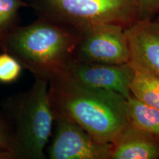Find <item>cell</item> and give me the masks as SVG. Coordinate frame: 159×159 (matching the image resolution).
<instances>
[{
	"label": "cell",
	"mask_w": 159,
	"mask_h": 159,
	"mask_svg": "<svg viewBox=\"0 0 159 159\" xmlns=\"http://www.w3.org/2000/svg\"><path fill=\"white\" fill-rule=\"evenodd\" d=\"M48 96L55 120L74 122L102 142H112L129 122L122 95L81 85L63 73L49 81Z\"/></svg>",
	"instance_id": "1"
},
{
	"label": "cell",
	"mask_w": 159,
	"mask_h": 159,
	"mask_svg": "<svg viewBox=\"0 0 159 159\" xmlns=\"http://www.w3.org/2000/svg\"><path fill=\"white\" fill-rule=\"evenodd\" d=\"M82 33L44 18L18 25L0 36V49L9 53L35 79L49 82L75 59Z\"/></svg>",
	"instance_id": "2"
},
{
	"label": "cell",
	"mask_w": 159,
	"mask_h": 159,
	"mask_svg": "<svg viewBox=\"0 0 159 159\" xmlns=\"http://www.w3.org/2000/svg\"><path fill=\"white\" fill-rule=\"evenodd\" d=\"M48 88V81L35 79L28 91L8 102L14 128L5 159L46 158L45 148L55 121Z\"/></svg>",
	"instance_id": "3"
},
{
	"label": "cell",
	"mask_w": 159,
	"mask_h": 159,
	"mask_svg": "<svg viewBox=\"0 0 159 159\" xmlns=\"http://www.w3.org/2000/svg\"><path fill=\"white\" fill-rule=\"evenodd\" d=\"M38 17L83 33L98 26L128 28L140 21L137 0H27Z\"/></svg>",
	"instance_id": "4"
},
{
	"label": "cell",
	"mask_w": 159,
	"mask_h": 159,
	"mask_svg": "<svg viewBox=\"0 0 159 159\" xmlns=\"http://www.w3.org/2000/svg\"><path fill=\"white\" fill-rule=\"evenodd\" d=\"M75 59L105 64L129 63L130 51L125 28L105 25L83 33L75 50Z\"/></svg>",
	"instance_id": "5"
},
{
	"label": "cell",
	"mask_w": 159,
	"mask_h": 159,
	"mask_svg": "<svg viewBox=\"0 0 159 159\" xmlns=\"http://www.w3.org/2000/svg\"><path fill=\"white\" fill-rule=\"evenodd\" d=\"M56 130L48 149L50 159H111V143L99 140L78 125L56 119Z\"/></svg>",
	"instance_id": "6"
},
{
	"label": "cell",
	"mask_w": 159,
	"mask_h": 159,
	"mask_svg": "<svg viewBox=\"0 0 159 159\" xmlns=\"http://www.w3.org/2000/svg\"><path fill=\"white\" fill-rule=\"evenodd\" d=\"M63 73L81 85L114 91L128 99L135 69L130 63L105 64L74 59Z\"/></svg>",
	"instance_id": "7"
},
{
	"label": "cell",
	"mask_w": 159,
	"mask_h": 159,
	"mask_svg": "<svg viewBox=\"0 0 159 159\" xmlns=\"http://www.w3.org/2000/svg\"><path fill=\"white\" fill-rule=\"evenodd\" d=\"M130 61L134 69L159 77V23L140 20L125 29Z\"/></svg>",
	"instance_id": "8"
},
{
	"label": "cell",
	"mask_w": 159,
	"mask_h": 159,
	"mask_svg": "<svg viewBox=\"0 0 159 159\" xmlns=\"http://www.w3.org/2000/svg\"><path fill=\"white\" fill-rule=\"evenodd\" d=\"M111 159H159V138L128 122L111 142Z\"/></svg>",
	"instance_id": "9"
},
{
	"label": "cell",
	"mask_w": 159,
	"mask_h": 159,
	"mask_svg": "<svg viewBox=\"0 0 159 159\" xmlns=\"http://www.w3.org/2000/svg\"><path fill=\"white\" fill-rule=\"evenodd\" d=\"M127 111L131 124L159 138V109L146 105L131 94L127 99Z\"/></svg>",
	"instance_id": "10"
},
{
	"label": "cell",
	"mask_w": 159,
	"mask_h": 159,
	"mask_svg": "<svg viewBox=\"0 0 159 159\" xmlns=\"http://www.w3.org/2000/svg\"><path fill=\"white\" fill-rule=\"evenodd\" d=\"M134 69L130 86L131 94L146 105L159 109V77L148 71Z\"/></svg>",
	"instance_id": "11"
},
{
	"label": "cell",
	"mask_w": 159,
	"mask_h": 159,
	"mask_svg": "<svg viewBox=\"0 0 159 159\" xmlns=\"http://www.w3.org/2000/svg\"><path fill=\"white\" fill-rule=\"evenodd\" d=\"M27 7L23 0H0V36L19 25V11Z\"/></svg>",
	"instance_id": "12"
},
{
	"label": "cell",
	"mask_w": 159,
	"mask_h": 159,
	"mask_svg": "<svg viewBox=\"0 0 159 159\" xmlns=\"http://www.w3.org/2000/svg\"><path fill=\"white\" fill-rule=\"evenodd\" d=\"M22 68L21 63L9 53H0V83H11L17 80Z\"/></svg>",
	"instance_id": "13"
},
{
	"label": "cell",
	"mask_w": 159,
	"mask_h": 159,
	"mask_svg": "<svg viewBox=\"0 0 159 159\" xmlns=\"http://www.w3.org/2000/svg\"><path fill=\"white\" fill-rule=\"evenodd\" d=\"M140 20L154 19L159 16V0H137Z\"/></svg>",
	"instance_id": "14"
},
{
	"label": "cell",
	"mask_w": 159,
	"mask_h": 159,
	"mask_svg": "<svg viewBox=\"0 0 159 159\" xmlns=\"http://www.w3.org/2000/svg\"><path fill=\"white\" fill-rule=\"evenodd\" d=\"M10 132L0 119V158H4L10 145Z\"/></svg>",
	"instance_id": "15"
},
{
	"label": "cell",
	"mask_w": 159,
	"mask_h": 159,
	"mask_svg": "<svg viewBox=\"0 0 159 159\" xmlns=\"http://www.w3.org/2000/svg\"><path fill=\"white\" fill-rule=\"evenodd\" d=\"M156 19V21H158V22L159 23V16H157L156 18V19Z\"/></svg>",
	"instance_id": "16"
}]
</instances>
